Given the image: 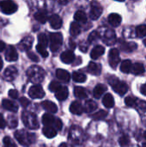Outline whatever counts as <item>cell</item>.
Listing matches in <instances>:
<instances>
[{
    "label": "cell",
    "instance_id": "cell-7",
    "mask_svg": "<svg viewBox=\"0 0 146 147\" xmlns=\"http://www.w3.org/2000/svg\"><path fill=\"white\" fill-rule=\"evenodd\" d=\"M108 61H109L110 66L113 69H115L117 67V65L120 62V53H119V50L118 49L113 48V49H111L109 51V53H108Z\"/></svg>",
    "mask_w": 146,
    "mask_h": 147
},
{
    "label": "cell",
    "instance_id": "cell-1",
    "mask_svg": "<svg viewBox=\"0 0 146 147\" xmlns=\"http://www.w3.org/2000/svg\"><path fill=\"white\" fill-rule=\"evenodd\" d=\"M15 137L17 141L24 146H28L35 141V134L26 132L25 130H19L15 133Z\"/></svg>",
    "mask_w": 146,
    "mask_h": 147
},
{
    "label": "cell",
    "instance_id": "cell-42",
    "mask_svg": "<svg viewBox=\"0 0 146 147\" xmlns=\"http://www.w3.org/2000/svg\"><path fill=\"white\" fill-rule=\"evenodd\" d=\"M36 50L43 58H46L48 56V52L46 50V47H42V46H40L39 44L36 46Z\"/></svg>",
    "mask_w": 146,
    "mask_h": 147
},
{
    "label": "cell",
    "instance_id": "cell-44",
    "mask_svg": "<svg viewBox=\"0 0 146 147\" xmlns=\"http://www.w3.org/2000/svg\"><path fill=\"white\" fill-rule=\"evenodd\" d=\"M125 103L128 107H134L136 105V99L133 96H127L125 99Z\"/></svg>",
    "mask_w": 146,
    "mask_h": 147
},
{
    "label": "cell",
    "instance_id": "cell-47",
    "mask_svg": "<svg viewBox=\"0 0 146 147\" xmlns=\"http://www.w3.org/2000/svg\"><path fill=\"white\" fill-rule=\"evenodd\" d=\"M9 96L13 99H16L19 96V93H18V91L16 90H10L9 91Z\"/></svg>",
    "mask_w": 146,
    "mask_h": 147
},
{
    "label": "cell",
    "instance_id": "cell-46",
    "mask_svg": "<svg viewBox=\"0 0 146 147\" xmlns=\"http://www.w3.org/2000/svg\"><path fill=\"white\" fill-rule=\"evenodd\" d=\"M19 101H20L21 105H22L23 108H27V107H28L29 104H30V101H29L28 98H26V97H21Z\"/></svg>",
    "mask_w": 146,
    "mask_h": 147
},
{
    "label": "cell",
    "instance_id": "cell-15",
    "mask_svg": "<svg viewBox=\"0 0 146 147\" xmlns=\"http://www.w3.org/2000/svg\"><path fill=\"white\" fill-rule=\"evenodd\" d=\"M87 71L94 76H99L102 72V67L95 62H90L88 65Z\"/></svg>",
    "mask_w": 146,
    "mask_h": 147
},
{
    "label": "cell",
    "instance_id": "cell-41",
    "mask_svg": "<svg viewBox=\"0 0 146 147\" xmlns=\"http://www.w3.org/2000/svg\"><path fill=\"white\" fill-rule=\"evenodd\" d=\"M3 145H4L5 147H17L16 145H15V143L9 137H8V136H6V137L3 138Z\"/></svg>",
    "mask_w": 146,
    "mask_h": 147
},
{
    "label": "cell",
    "instance_id": "cell-6",
    "mask_svg": "<svg viewBox=\"0 0 146 147\" xmlns=\"http://www.w3.org/2000/svg\"><path fill=\"white\" fill-rule=\"evenodd\" d=\"M0 9L6 15H11L17 10V5L13 1H1L0 2Z\"/></svg>",
    "mask_w": 146,
    "mask_h": 147
},
{
    "label": "cell",
    "instance_id": "cell-48",
    "mask_svg": "<svg viewBox=\"0 0 146 147\" xmlns=\"http://www.w3.org/2000/svg\"><path fill=\"white\" fill-rule=\"evenodd\" d=\"M62 126H63V124H62V121H60V119H57V118H56V121H55V122H54L53 127H54L56 130H60V129L62 128Z\"/></svg>",
    "mask_w": 146,
    "mask_h": 147
},
{
    "label": "cell",
    "instance_id": "cell-13",
    "mask_svg": "<svg viewBox=\"0 0 146 147\" xmlns=\"http://www.w3.org/2000/svg\"><path fill=\"white\" fill-rule=\"evenodd\" d=\"M60 59L65 64H71L75 59V55L71 51H65L60 55Z\"/></svg>",
    "mask_w": 146,
    "mask_h": 147
},
{
    "label": "cell",
    "instance_id": "cell-12",
    "mask_svg": "<svg viewBox=\"0 0 146 147\" xmlns=\"http://www.w3.org/2000/svg\"><path fill=\"white\" fill-rule=\"evenodd\" d=\"M49 22H50L51 27L54 29H59L62 26V19L59 15H56V14H53L50 16Z\"/></svg>",
    "mask_w": 146,
    "mask_h": 147
},
{
    "label": "cell",
    "instance_id": "cell-58",
    "mask_svg": "<svg viewBox=\"0 0 146 147\" xmlns=\"http://www.w3.org/2000/svg\"><path fill=\"white\" fill-rule=\"evenodd\" d=\"M144 147H146V144H144Z\"/></svg>",
    "mask_w": 146,
    "mask_h": 147
},
{
    "label": "cell",
    "instance_id": "cell-20",
    "mask_svg": "<svg viewBox=\"0 0 146 147\" xmlns=\"http://www.w3.org/2000/svg\"><path fill=\"white\" fill-rule=\"evenodd\" d=\"M69 91L65 86H61L60 89L57 92H55V96L59 101H65V99H67Z\"/></svg>",
    "mask_w": 146,
    "mask_h": 147
},
{
    "label": "cell",
    "instance_id": "cell-28",
    "mask_svg": "<svg viewBox=\"0 0 146 147\" xmlns=\"http://www.w3.org/2000/svg\"><path fill=\"white\" fill-rule=\"evenodd\" d=\"M104 42L107 43L108 45H111L114 44L115 42V33L112 30H108L106 34H105V37H104Z\"/></svg>",
    "mask_w": 146,
    "mask_h": 147
},
{
    "label": "cell",
    "instance_id": "cell-25",
    "mask_svg": "<svg viewBox=\"0 0 146 147\" xmlns=\"http://www.w3.org/2000/svg\"><path fill=\"white\" fill-rule=\"evenodd\" d=\"M145 69L143 64L141 63H135L132 65V70L131 72L134 75H140L145 72Z\"/></svg>",
    "mask_w": 146,
    "mask_h": 147
},
{
    "label": "cell",
    "instance_id": "cell-33",
    "mask_svg": "<svg viewBox=\"0 0 146 147\" xmlns=\"http://www.w3.org/2000/svg\"><path fill=\"white\" fill-rule=\"evenodd\" d=\"M81 31V27L80 25L77 22H73L71 24V28H70V33L72 36H77V34H79Z\"/></svg>",
    "mask_w": 146,
    "mask_h": 147
},
{
    "label": "cell",
    "instance_id": "cell-2",
    "mask_svg": "<svg viewBox=\"0 0 146 147\" xmlns=\"http://www.w3.org/2000/svg\"><path fill=\"white\" fill-rule=\"evenodd\" d=\"M108 81L109 84L112 86L113 90L120 96H124L127 92L128 87H127L126 84L120 81L117 78H115L114 76H110L108 78Z\"/></svg>",
    "mask_w": 146,
    "mask_h": 147
},
{
    "label": "cell",
    "instance_id": "cell-56",
    "mask_svg": "<svg viewBox=\"0 0 146 147\" xmlns=\"http://www.w3.org/2000/svg\"><path fill=\"white\" fill-rule=\"evenodd\" d=\"M144 44H145V46H146V38L144 40Z\"/></svg>",
    "mask_w": 146,
    "mask_h": 147
},
{
    "label": "cell",
    "instance_id": "cell-34",
    "mask_svg": "<svg viewBox=\"0 0 146 147\" xmlns=\"http://www.w3.org/2000/svg\"><path fill=\"white\" fill-rule=\"evenodd\" d=\"M72 78L75 82H77V83H83L86 81L87 79V77L82 73V72H79V71H74L73 74H72Z\"/></svg>",
    "mask_w": 146,
    "mask_h": 147
},
{
    "label": "cell",
    "instance_id": "cell-23",
    "mask_svg": "<svg viewBox=\"0 0 146 147\" xmlns=\"http://www.w3.org/2000/svg\"><path fill=\"white\" fill-rule=\"evenodd\" d=\"M55 121H56L55 117L52 116L50 114H45L42 116V122L45 125V127H52V126H54Z\"/></svg>",
    "mask_w": 146,
    "mask_h": 147
},
{
    "label": "cell",
    "instance_id": "cell-5",
    "mask_svg": "<svg viewBox=\"0 0 146 147\" xmlns=\"http://www.w3.org/2000/svg\"><path fill=\"white\" fill-rule=\"evenodd\" d=\"M63 44V35L61 33L50 34V48L51 51L57 52Z\"/></svg>",
    "mask_w": 146,
    "mask_h": 147
},
{
    "label": "cell",
    "instance_id": "cell-54",
    "mask_svg": "<svg viewBox=\"0 0 146 147\" xmlns=\"http://www.w3.org/2000/svg\"><path fill=\"white\" fill-rule=\"evenodd\" d=\"M2 68H3V60H2V59L0 57V71H1Z\"/></svg>",
    "mask_w": 146,
    "mask_h": 147
},
{
    "label": "cell",
    "instance_id": "cell-32",
    "mask_svg": "<svg viewBox=\"0 0 146 147\" xmlns=\"http://www.w3.org/2000/svg\"><path fill=\"white\" fill-rule=\"evenodd\" d=\"M74 19L79 22H87V16L84 11L77 10L74 15Z\"/></svg>",
    "mask_w": 146,
    "mask_h": 147
},
{
    "label": "cell",
    "instance_id": "cell-43",
    "mask_svg": "<svg viewBox=\"0 0 146 147\" xmlns=\"http://www.w3.org/2000/svg\"><path fill=\"white\" fill-rule=\"evenodd\" d=\"M130 142V140H129V137L126 136V135H123L120 138L119 140V144L121 147H126Z\"/></svg>",
    "mask_w": 146,
    "mask_h": 147
},
{
    "label": "cell",
    "instance_id": "cell-27",
    "mask_svg": "<svg viewBox=\"0 0 146 147\" xmlns=\"http://www.w3.org/2000/svg\"><path fill=\"white\" fill-rule=\"evenodd\" d=\"M43 134L48 139H52L57 135V130L52 127H44Z\"/></svg>",
    "mask_w": 146,
    "mask_h": 147
},
{
    "label": "cell",
    "instance_id": "cell-51",
    "mask_svg": "<svg viewBox=\"0 0 146 147\" xmlns=\"http://www.w3.org/2000/svg\"><path fill=\"white\" fill-rule=\"evenodd\" d=\"M140 92L144 95V96H146V84H143L140 88Z\"/></svg>",
    "mask_w": 146,
    "mask_h": 147
},
{
    "label": "cell",
    "instance_id": "cell-40",
    "mask_svg": "<svg viewBox=\"0 0 146 147\" xmlns=\"http://www.w3.org/2000/svg\"><path fill=\"white\" fill-rule=\"evenodd\" d=\"M62 85L59 84V83H58V82H56V81H52L51 84H50V85H49V90H50V91H52V92H57L59 89H60V87H61Z\"/></svg>",
    "mask_w": 146,
    "mask_h": 147
},
{
    "label": "cell",
    "instance_id": "cell-17",
    "mask_svg": "<svg viewBox=\"0 0 146 147\" xmlns=\"http://www.w3.org/2000/svg\"><path fill=\"white\" fill-rule=\"evenodd\" d=\"M122 18L117 13H112L108 16V22L113 27H118L121 23Z\"/></svg>",
    "mask_w": 146,
    "mask_h": 147
},
{
    "label": "cell",
    "instance_id": "cell-45",
    "mask_svg": "<svg viewBox=\"0 0 146 147\" xmlns=\"http://www.w3.org/2000/svg\"><path fill=\"white\" fill-rule=\"evenodd\" d=\"M99 38H100V34H99V33H98L97 31H93V32L89 34L88 40H89V43H92L93 41H95V40H98Z\"/></svg>",
    "mask_w": 146,
    "mask_h": 147
},
{
    "label": "cell",
    "instance_id": "cell-50",
    "mask_svg": "<svg viewBox=\"0 0 146 147\" xmlns=\"http://www.w3.org/2000/svg\"><path fill=\"white\" fill-rule=\"evenodd\" d=\"M6 121H5V120L3 119V115L0 114V128L1 129H3L5 127H6Z\"/></svg>",
    "mask_w": 146,
    "mask_h": 147
},
{
    "label": "cell",
    "instance_id": "cell-11",
    "mask_svg": "<svg viewBox=\"0 0 146 147\" xmlns=\"http://www.w3.org/2000/svg\"><path fill=\"white\" fill-rule=\"evenodd\" d=\"M102 14V7L97 3L93 4L90 9V13H89L90 18L92 20H96L101 16Z\"/></svg>",
    "mask_w": 146,
    "mask_h": 147
},
{
    "label": "cell",
    "instance_id": "cell-8",
    "mask_svg": "<svg viewBox=\"0 0 146 147\" xmlns=\"http://www.w3.org/2000/svg\"><path fill=\"white\" fill-rule=\"evenodd\" d=\"M28 95L33 99H40L45 96V91L40 85H34L29 89Z\"/></svg>",
    "mask_w": 146,
    "mask_h": 147
},
{
    "label": "cell",
    "instance_id": "cell-24",
    "mask_svg": "<svg viewBox=\"0 0 146 147\" xmlns=\"http://www.w3.org/2000/svg\"><path fill=\"white\" fill-rule=\"evenodd\" d=\"M107 90V86L104 84H97L93 91V95L96 98H100Z\"/></svg>",
    "mask_w": 146,
    "mask_h": 147
},
{
    "label": "cell",
    "instance_id": "cell-29",
    "mask_svg": "<svg viewBox=\"0 0 146 147\" xmlns=\"http://www.w3.org/2000/svg\"><path fill=\"white\" fill-rule=\"evenodd\" d=\"M132 62L131 60L129 59H126L124 61L121 62V65H120V71L123 72V73H130L131 72V70H132Z\"/></svg>",
    "mask_w": 146,
    "mask_h": 147
},
{
    "label": "cell",
    "instance_id": "cell-52",
    "mask_svg": "<svg viewBox=\"0 0 146 147\" xmlns=\"http://www.w3.org/2000/svg\"><path fill=\"white\" fill-rule=\"evenodd\" d=\"M139 107H140L143 110H146V102H144V101L140 102H139Z\"/></svg>",
    "mask_w": 146,
    "mask_h": 147
},
{
    "label": "cell",
    "instance_id": "cell-55",
    "mask_svg": "<svg viewBox=\"0 0 146 147\" xmlns=\"http://www.w3.org/2000/svg\"><path fill=\"white\" fill-rule=\"evenodd\" d=\"M59 147H67V146H66V144H65V143H62L60 146Z\"/></svg>",
    "mask_w": 146,
    "mask_h": 147
},
{
    "label": "cell",
    "instance_id": "cell-57",
    "mask_svg": "<svg viewBox=\"0 0 146 147\" xmlns=\"http://www.w3.org/2000/svg\"><path fill=\"white\" fill-rule=\"evenodd\" d=\"M144 136H145V140H146V132L145 133V134H144Z\"/></svg>",
    "mask_w": 146,
    "mask_h": 147
},
{
    "label": "cell",
    "instance_id": "cell-19",
    "mask_svg": "<svg viewBox=\"0 0 146 147\" xmlns=\"http://www.w3.org/2000/svg\"><path fill=\"white\" fill-rule=\"evenodd\" d=\"M56 77L63 81V82H65V83H68L71 79V76H70V73L65 71V70H63V69H58L56 71Z\"/></svg>",
    "mask_w": 146,
    "mask_h": 147
},
{
    "label": "cell",
    "instance_id": "cell-16",
    "mask_svg": "<svg viewBox=\"0 0 146 147\" xmlns=\"http://www.w3.org/2000/svg\"><path fill=\"white\" fill-rule=\"evenodd\" d=\"M70 111L73 115H80L83 112V107L82 106V104L79 102H77L76 101V102H73L71 104V106H70Z\"/></svg>",
    "mask_w": 146,
    "mask_h": 147
},
{
    "label": "cell",
    "instance_id": "cell-10",
    "mask_svg": "<svg viewBox=\"0 0 146 147\" xmlns=\"http://www.w3.org/2000/svg\"><path fill=\"white\" fill-rule=\"evenodd\" d=\"M5 59L7 61L12 62V61H15L18 59V54L16 52V49L13 47V46H9L6 53H5Z\"/></svg>",
    "mask_w": 146,
    "mask_h": 147
},
{
    "label": "cell",
    "instance_id": "cell-35",
    "mask_svg": "<svg viewBox=\"0 0 146 147\" xmlns=\"http://www.w3.org/2000/svg\"><path fill=\"white\" fill-rule=\"evenodd\" d=\"M32 43H33V38H32V37L28 36V37L24 38V39L21 41V43H20V46L22 47L21 49L25 50V49L30 48L31 46H32Z\"/></svg>",
    "mask_w": 146,
    "mask_h": 147
},
{
    "label": "cell",
    "instance_id": "cell-4",
    "mask_svg": "<svg viewBox=\"0 0 146 147\" xmlns=\"http://www.w3.org/2000/svg\"><path fill=\"white\" fill-rule=\"evenodd\" d=\"M22 121H23L25 127H27L28 128L34 130V129H37L39 127L37 117L33 113L24 111L22 113Z\"/></svg>",
    "mask_w": 146,
    "mask_h": 147
},
{
    "label": "cell",
    "instance_id": "cell-9",
    "mask_svg": "<svg viewBox=\"0 0 146 147\" xmlns=\"http://www.w3.org/2000/svg\"><path fill=\"white\" fill-rule=\"evenodd\" d=\"M18 74L17 69L15 66H9L5 69L3 77L7 81H13Z\"/></svg>",
    "mask_w": 146,
    "mask_h": 147
},
{
    "label": "cell",
    "instance_id": "cell-18",
    "mask_svg": "<svg viewBox=\"0 0 146 147\" xmlns=\"http://www.w3.org/2000/svg\"><path fill=\"white\" fill-rule=\"evenodd\" d=\"M104 53H105V48H104L102 46L98 45V46H96V47L92 49V51H91V53H90V57H91V59H97L100 58Z\"/></svg>",
    "mask_w": 146,
    "mask_h": 147
},
{
    "label": "cell",
    "instance_id": "cell-39",
    "mask_svg": "<svg viewBox=\"0 0 146 147\" xmlns=\"http://www.w3.org/2000/svg\"><path fill=\"white\" fill-rule=\"evenodd\" d=\"M38 40H39V45L46 47L48 45V39L45 34H40L38 35Z\"/></svg>",
    "mask_w": 146,
    "mask_h": 147
},
{
    "label": "cell",
    "instance_id": "cell-3",
    "mask_svg": "<svg viewBox=\"0 0 146 147\" xmlns=\"http://www.w3.org/2000/svg\"><path fill=\"white\" fill-rule=\"evenodd\" d=\"M27 74L30 81L33 83H40L44 79V71L40 67L37 65L31 66L28 70Z\"/></svg>",
    "mask_w": 146,
    "mask_h": 147
},
{
    "label": "cell",
    "instance_id": "cell-31",
    "mask_svg": "<svg viewBox=\"0 0 146 147\" xmlns=\"http://www.w3.org/2000/svg\"><path fill=\"white\" fill-rule=\"evenodd\" d=\"M34 18L40 23H45L48 19L46 12L44 10H40V11L36 12L34 14Z\"/></svg>",
    "mask_w": 146,
    "mask_h": 147
},
{
    "label": "cell",
    "instance_id": "cell-26",
    "mask_svg": "<svg viewBox=\"0 0 146 147\" xmlns=\"http://www.w3.org/2000/svg\"><path fill=\"white\" fill-rule=\"evenodd\" d=\"M74 95L76 97L79 98V99H84L88 96V93L86 91V90L83 87L77 86L75 87L74 89Z\"/></svg>",
    "mask_w": 146,
    "mask_h": 147
},
{
    "label": "cell",
    "instance_id": "cell-49",
    "mask_svg": "<svg viewBox=\"0 0 146 147\" xmlns=\"http://www.w3.org/2000/svg\"><path fill=\"white\" fill-rule=\"evenodd\" d=\"M28 57L31 60H33L34 62H38V61H39V58H38L33 52H28Z\"/></svg>",
    "mask_w": 146,
    "mask_h": 147
},
{
    "label": "cell",
    "instance_id": "cell-30",
    "mask_svg": "<svg viewBox=\"0 0 146 147\" xmlns=\"http://www.w3.org/2000/svg\"><path fill=\"white\" fill-rule=\"evenodd\" d=\"M97 103L95 102L94 101H87L84 104V107H83V110L86 112V113H90V112H93L95 111L96 109H97Z\"/></svg>",
    "mask_w": 146,
    "mask_h": 147
},
{
    "label": "cell",
    "instance_id": "cell-22",
    "mask_svg": "<svg viewBox=\"0 0 146 147\" xmlns=\"http://www.w3.org/2000/svg\"><path fill=\"white\" fill-rule=\"evenodd\" d=\"M102 103L107 109H111L114 106V99L109 93L106 94L102 98Z\"/></svg>",
    "mask_w": 146,
    "mask_h": 147
},
{
    "label": "cell",
    "instance_id": "cell-38",
    "mask_svg": "<svg viewBox=\"0 0 146 147\" xmlns=\"http://www.w3.org/2000/svg\"><path fill=\"white\" fill-rule=\"evenodd\" d=\"M136 33H137V36L139 38H142L145 37L146 35V25L145 24H142L139 25L137 29H136Z\"/></svg>",
    "mask_w": 146,
    "mask_h": 147
},
{
    "label": "cell",
    "instance_id": "cell-37",
    "mask_svg": "<svg viewBox=\"0 0 146 147\" xmlns=\"http://www.w3.org/2000/svg\"><path fill=\"white\" fill-rule=\"evenodd\" d=\"M137 44L136 43H133V42H131V43H125L123 46H121V49L125 52H133L134 50L137 49Z\"/></svg>",
    "mask_w": 146,
    "mask_h": 147
},
{
    "label": "cell",
    "instance_id": "cell-21",
    "mask_svg": "<svg viewBox=\"0 0 146 147\" xmlns=\"http://www.w3.org/2000/svg\"><path fill=\"white\" fill-rule=\"evenodd\" d=\"M41 106L43 107V109H45L46 110H47L50 113H56L58 111V107L57 105L51 102V101H44L41 103Z\"/></svg>",
    "mask_w": 146,
    "mask_h": 147
},
{
    "label": "cell",
    "instance_id": "cell-36",
    "mask_svg": "<svg viewBox=\"0 0 146 147\" xmlns=\"http://www.w3.org/2000/svg\"><path fill=\"white\" fill-rule=\"evenodd\" d=\"M107 115H108V111L102 109V110H99L98 112L95 113L94 115H92L91 117L96 121H101V120H103Z\"/></svg>",
    "mask_w": 146,
    "mask_h": 147
},
{
    "label": "cell",
    "instance_id": "cell-14",
    "mask_svg": "<svg viewBox=\"0 0 146 147\" xmlns=\"http://www.w3.org/2000/svg\"><path fill=\"white\" fill-rule=\"evenodd\" d=\"M2 105H3V107L5 109H7L9 111L14 112V113H15V112L18 111V105L15 102H12L10 100L3 99V102H2Z\"/></svg>",
    "mask_w": 146,
    "mask_h": 147
},
{
    "label": "cell",
    "instance_id": "cell-53",
    "mask_svg": "<svg viewBox=\"0 0 146 147\" xmlns=\"http://www.w3.org/2000/svg\"><path fill=\"white\" fill-rule=\"evenodd\" d=\"M4 48H5V44H4V42L2 41V40H0V52L3 51Z\"/></svg>",
    "mask_w": 146,
    "mask_h": 147
}]
</instances>
